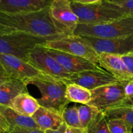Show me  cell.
I'll use <instances>...</instances> for the list:
<instances>
[{
    "mask_svg": "<svg viewBox=\"0 0 133 133\" xmlns=\"http://www.w3.org/2000/svg\"><path fill=\"white\" fill-rule=\"evenodd\" d=\"M107 1L110 3H119L123 2V1H126V0H107Z\"/></svg>",
    "mask_w": 133,
    "mask_h": 133,
    "instance_id": "obj_35",
    "label": "cell"
},
{
    "mask_svg": "<svg viewBox=\"0 0 133 133\" xmlns=\"http://www.w3.org/2000/svg\"><path fill=\"white\" fill-rule=\"evenodd\" d=\"M56 38L32 36L20 32L0 31V54L16 57L29 62L31 52L38 45H44Z\"/></svg>",
    "mask_w": 133,
    "mask_h": 133,
    "instance_id": "obj_2",
    "label": "cell"
},
{
    "mask_svg": "<svg viewBox=\"0 0 133 133\" xmlns=\"http://www.w3.org/2000/svg\"><path fill=\"white\" fill-rule=\"evenodd\" d=\"M10 125L6 119L5 116L3 114L0 110V133H3L6 131H9L10 129Z\"/></svg>",
    "mask_w": 133,
    "mask_h": 133,
    "instance_id": "obj_30",
    "label": "cell"
},
{
    "mask_svg": "<svg viewBox=\"0 0 133 133\" xmlns=\"http://www.w3.org/2000/svg\"><path fill=\"white\" fill-rule=\"evenodd\" d=\"M79 119L82 128L87 129L93 122L99 112L96 107L89 105H81L78 106Z\"/></svg>",
    "mask_w": 133,
    "mask_h": 133,
    "instance_id": "obj_22",
    "label": "cell"
},
{
    "mask_svg": "<svg viewBox=\"0 0 133 133\" xmlns=\"http://www.w3.org/2000/svg\"><path fill=\"white\" fill-rule=\"evenodd\" d=\"M99 66L121 82L133 79L121 55L103 53L99 55Z\"/></svg>",
    "mask_w": 133,
    "mask_h": 133,
    "instance_id": "obj_14",
    "label": "cell"
},
{
    "mask_svg": "<svg viewBox=\"0 0 133 133\" xmlns=\"http://www.w3.org/2000/svg\"><path fill=\"white\" fill-rule=\"evenodd\" d=\"M124 83L119 82L92 90V99L88 105L103 112L117 107L130 105L126 99Z\"/></svg>",
    "mask_w": 133,
    "mask_h": 133,
    "instance_id": "obj_7",
    "label": "cell"
},
{
    "mask_svg": "<svg viewBox=\"0 0 133 133\" xmlns=\"http://www.w3.org/2000/svg\"><path fill=\"white\" fill-rule=\"evenodd\" d=\"M9 131L11 133H45V131L40 129L23 128L19 127H11Z\"/></svg>",
    "mask_w": 133,
    "mask_h": 133,
    "instance_id": "obj_28",
    "label": "cell"
},
{
    "mask_svg": "<svg viewBox=\"0 0 133 133\" xmlns=\"http://www.w3.org/2000/svg\"><path fill=\"white\" fill-rule=\"evenodd\" d=\"M0 110L5 116L11 127L40 129L32 117H27L21 115L14 111L12 108L1 105H0Z\"/></svg>",
    "mask_w": 133,
    "mask_h": 133,
    "instance_id": "obj_19",
    "label": "cell"
},
{
    "mask_svg": "<svg viewBox=\"0 0 133 133\" xmlns=\"http://www.w3.org/2000/svg\"><path fill=\"white\" fill-rule=\"evenodd\" d=\"M72 1L77 3L82 4V5H90V4L100 3L101 2L102 0H72Z\"/></svg>",
    "mask_w": 133,
    "mask_h": 133,
    "instance_id": "obj_33",
    "label": "cell"
},
{
    "mask_svg": "<svg viewBox=\"0 0 133 133\" xmlns=\"http://www.w3.org/2000/svg\"><path fill=\"white\" fill-rule=\"evenodd\" d=\"M66 84L74 83L92 90L107 84L119 83V81L103 69L88 70L74 74L68 79H62Z\"/></svg>",
    "mask_w": 133,
    "mask_h": 133,
    "instance_id": "obj_12",
    "label": "cell"
},
{
    "mask_svg": "<svg viewBox=\"0 0 133 133\" xmlns=\"http://www.w3.org/2000/svg\"><path fill=\"white\" fill-rule=\"evenodd\" d=\"M45 48V47H44ZM47 53L53 57L68 72L74 74L88 70L102 69L90 61L60 51L45 48Z\"/></svg>",
    "mask_w": 133,
    "mask_h": 133,
    "instance_id": "obj_13",
    "label": "cell"
},
{
    "mask_svg": "<svg viewBox=\"0 0 133 133\" xmlns=\"http://www.w3.org/2000/svg\"><path fill=\"white\" fill-rule=\"evenodd\" d=\"M61 115L64 122L67 126L77 128L81 127L78 112V106L76 104L73 106H67L65 107L62 110Z\"/></svg>",
    "mask_w": 133,
    "mask_h": 133,
    "instance_id": "obj_23",
    "label": "cell"
},
{
    "mask_svg": "<svg viewBox=\"0 0 133 133\" xmlns=\"http://www.w3.org/2000/svg\"><path fill=\"white\" fill-rule=\"evenodd\" d=\"M72 0H51L49 6L51 16L65 36L73 35L79 23V18L71 6Z\"/></svg>",
    "mask_w": 133,
    "mask_h": 133,
    "instance_id": "obj_10",
    "label": "cell"
},
{
    "mask_svg": "<svg viewBox=\"0 0 133 133\" xmlns=\"http://www.w3.org/2000/svg\"><path fill=\"white\" fill-rule=\"evenodd\" d=\"M27 84L24 81L10 78L0 85V105L11 107L14 99L20 94L27 92Z\"/></svg>",
    "mask_w": 133,
    "mask_h": 133,
    "instance_id": "obj_17",
    "label": "cell"
},
{
    "mask_svg": "<svg viewBox=\"0 0 133 133\" xmlns=\"http://www.w3.org/2000/svg\"><path fill=\"white\" fill-rule=\"evenodd\" d=\"M65 133H88L87 129L77 128V127H71L67 126Z\"/></svg>",
    "mask_w": 133,
    "mask_h": 133,
    "instance_id": "obj_31",
    "label": "cell"
},
{
    "mask_svg": "<svg viewBox=\"0 0 133 133\" xmlns=\"http://www.w3.org/2000/svg\"><path fill=\"white\" fill-rule=\"evenodd\" d=\"M3 133H11L10 132V131H6V132H3Z\"/></svg>",
    "mask_w": 133,
    "mask_h": 133,
    "instance_id": "obj_36",
    "label": "cell"
},
{
    "mask_svg": "<svg viewBox=\"0 0 133 133\" xmlns=\"http://www.w3.org/2000/svg\"><path fill=\"white\" fill-rule=\"evenodd\" d=\"M0 66L10 78L23 81L26 84L29 81L47 75L29 62L9 55L0 54Z\"/></svg>",
    "mask_w": 133,
    "mask_h": 133,
    "instance_id": "obj_9",
    "label": "cell"
},
{
    "mask_svg": "<svg viewBox=\"0 0 133 133\" xmlns=\"http://www.w3.org/2000/svg\"><path fill=\"white\" fill-rule=\"evenodd\" d=\"M107 123L110 133H133L132 128L119 118L107 119Z\"/></svg>",
    "mask_w": 133,
    "mask_h": 133,
    "instance_id": "obj_25",
    "label": "cell"
},
{
    "mask_svg": "<svg viewBox=\"0 0 133 133\" xmlns=\"http://www.w3.org/2000/svg\"><path fill=\"white\" fill-rule=\"evenodd\" d=\"M73 35L114 38L133 35V16H124L116 20L96 24L79 23Z\"/></svg>",
    "mask_w": 133,
    "mask_h": 133,
    "instance_id": "obj_4",
    "label": "cell"
},
{
    "mask_svg": "<svg viewBox=\"0 0 133 133\" xmlns=\"http://www.w3.org/2000/svg\"><path fill=\"white\" fill-rule=\"evenodd\" d=\"M45 48L60 51L82 57L99 66V55L90 44L81 36L69 35L49 40L44 45Z\"/></svg>",
    "mask_w": 133,
    "mask_h": 133,
    "instance_id": "obj_6",
    "label": "cell"
},
{
    "mask_svg": "<svg viewBox=\"0 0 133 133\" xmlns=\"http://www.w3.org/2000/svg\"><path fill=\"white\" fill-rule=\"evenodd\" d=\"M9 79H10V77L9 75H7L3 70H0V85Z\"/></svg>",
    "mask_w": 133,
    "mask_h": 133,
    "instance_id": "obj_34",
    "label": "cell"
},
{
    "mask_svg": "<svg viewBox=\"0 0 133 133\" xmlns=\"http://www.w3.org/2000/svg\"><path fill=\"white\" fill-rule=\"evenodd\" d=\"M87 129L88 133H110L108 127L107 118L103 112L98 113Z\"/></svg>",
    "mask_w": 133,
    "mask_h": 133,
    "instance_id": "obj_24",
    "label": "cell"
},
{
    "mask_svg": "<svg viewBox=\"0 0 133 133\" xmlns=\"http://www.w3.org/2000/svg\"><path fill=\"white\" fill-rule=\"evenodd\" d=\"M98 55L103 53L124 55L133 52V35L114 38L81 36Z\"/></svg>",
    "mask_w": 133,
    "mask_h": 133,
    "instance_id": "obj_11",
    "label": "cell"
},
{
    "mask_svg": "<svg viewBox=\"0 0 133 133\" xmlns=\"http://www.w3.org/2000/svg\"><path fill=\"white\" fill-rule=\"evenodd\" d=\"M109 3L113 9L121 12L126 16H133V0H126L119 3Z\"/></svg>",
    "mask_w": 133,
    "mask_h": 133,
    "instance_id": "obj_26",
    "label": "cell"
},
{
    "mask_svg": "<svg viewBox=\"0 0 133 133\" xmlns=\"http://www.w3.org/2000/svg\"><path fill=\"white\" fill-rule=\"evenodd\" d=\"M67 127V125L64 122L63 124L58 129L56 130H52V129H48L45 131V133H65L66 131V129Z\"/></svg>",
    "mask_w": 133,
    "mask_h": 133,
    "instance_id": "obj_32",
    "label": "cell"
},
{
    "mask_svg": "<svg viewBox=\"0 0 133 133\" xmlns=\"http://www.w3.org/2000/svg\"><path fill=\"white\" fill-rule=\"evenodd\" d=\"M40 107L37 99L25 92L20 94L14 99L10 108L21 115L32 117Z\"/></svg>",
    "mask_w": 133,
    "mask_h": 133,
    "instance_id": "obj_18",
    "label": "cell"
},
{
    "mask_svg": "<svg viewBox=\"0 0 133 133\" xmlns=\"http://www.w3.org/2000/svg\"><path fill=\"white\" fill-rule=\"evenodd\" d=\"M107 119L119 118L123 119L133 129V105H125L104 112Z\"/></svg>",
    "mask_w": 133,
    "mask_h": 133,
    "instance_id": "obj_21",
    "label": "cell"
},
{
    "mask_svg": "<svg viewBox=\"0 0 133 133\" xmlns=\"http://www.w3.org/2000/svg\"><path fill=\"white\" fill-rule=\"evenodd\" d=\"M126 99L130 105H133V79L124 83Z\"/></svg>",
    "mask_w": 133,
    "mask_h": 133,
    "instance_id": "obj_27",
    "label": "cell"
},
{
    "mask_svg": "<svg viewBox=\"0 0 133 133\" xmlns=\"http://www.w3.org/2000/svg\"><path fill=\"white\" fill-rule=\"evenodd\" d=\"M51 0H0V12L19 14L38 11L50 6Z\"/></svg>",
    "mask_w": 133,
    "mask_h": 133,
    "instance_id": "obj_15",
    "label": "cell"
},
{
    "mask_svg": "<svg viewBox=\"0 0 133 133\" xmlns=\"http://www.w3.org/2000/svg\"><path fill=\"white\" fill-rule=\"evenodd\" d=\"M40 129H58L64 123L61 113L54 109L40 106L32 116Z\"/></svg>",
    "mask_w": 133,
    "mask_h": 133,
    "instance_id": "obj_16",
    "label": "cell"
},
{
    "mask_svg": "<svg viewBox=\"0 0 133 133\" xmlns=\"http://www.w3.org/2000/svg\"><path fill=\"white\" fill-rule=\"evenodd\" d=\"M71 6L79 18V23L83 24L106 23L126 16L121 12L113 9L107 0L90 5H82L71 1Z\"/></svg>",
    "mask_w": 133,
    "mask_h": 133,
    "instance_id": "obj_5",
    "label": "cell"
},
{
    "mask_svg": "<svg viewBox=\"0 0 133 133\" xmlns=\"http://www.w3.org/2000/svg\"><path fill=\"white\" fill-rule=\"evenodd\" d=\"M129 72L133 76V52L121 56Z\"/></svg>",
    "mask_w": 133,
    "mask_h": 133,
    "instance_id": "obj_29",
    "label": "cell"
},
{
    "mask_svg": "<svg viewBox=\"0 0 133 133\" xmlns=\"http://www.w3.org/2000/svg\"><path fill=\"white\" fill-rule=\"evenodd\" d=\"M27 84H32L39 90L41 97L38 101L40 106L62 113L70 103L66 97V84L61 79L44 75L29 81Z\"/></svg>",
    "mask_w": 133,
    "mask_h": 133,
    "instance_id": "obj_3",
    "label": "cell"
},
{
    "mask_svg": "<svg viewBox=\"0 0 133 133\" xmlns=\"http://www.w3.org/2000/svg\"><path fill=\"white\" fill-rule=\"evenodd\" d=\"M0 70H3V69L1 68V66H0Z\"/></svg>",
    "mask_w": 133,
    "mask_h": 133,
    "instance_id": "obj_37",
    "label": "cell"
},
{
    "mask_svg": "<svg viewBox=\"0 0 133 133\" xmlns=\"http://www.w3.org/2000/svg\"><path fill=\"white\" fill-rule=\"evenodd\" d=\"M66 97L70 102L88 105L92 99L91 90L74 83L66 84Z\"/></svg>",
    "mask_w": 133,
    "mask_h": 133,
    "instance_id": "obj_20",
    "label": "cell"
},
{
    "mask_svg": "<svg viewBox=\"0 0 133 133\" xmlns=\"http://www.w3.org/2000/svg\"><path fill=\"white\" fill-rule=\"evenodd\" d=\"M0 31L51 38L65 36L52 19L49 6L38 11L27 13L9 14L0 12Z\"/></svg>",
    "mask_w": 133,
    "mask_h": 133,
    "instance_id": "obj_1",
    "label": "cell"
},
{
    "mask_svg": "<svg viewBox=\"0 0 133 133\" xmlns=\"http://www.w3.org/2000/svg\"><path fill=\"white\" fill-rule=\"evenodd\" d=\"M29 63L45 75L57 79H68L71 74L68 72L53 57L49 55L43 45H38L29 57Z\"/></svg>",
    "mask_w": 133,
    "mask_h": 133,
    "instance_id": "obj_8",
    "label": "cell"
}]
</instances>
